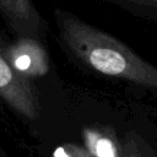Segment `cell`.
<instances>
[{
    "mask_svg": "<svg viewBox=\"0 0 157 157\" xmlns=\"http://www.w3.org/2000/svg\"><path fill=\"white\" fill-rule=\"evenodd\" d=\"M5 50L12 67L29 81L48 71L47 52L42 42L37 39L18 37L12 43H5Z\"/></svg>",
    "mask_w": 157,
    "mask_h": 157,
    "instance_id": "cell-4",
    "label": "cell"
},
{
    "mask_svg": "<svg viewBox=\"0 0 157 157\" xmlns=\"http://www.w3.org/2000/svg\"><path fill=\"white\" fill-rule=\"evenodd\" d=\"M82 139L93 157H124L121 141L109 126H86Z\"/></svg>",
    "mask_w": 157,
    "mask_h": 157,
    "instance_id": "cell-5",
    "label": "cell"
},
{
    "mask_svg": "<svg viewBox=\"0 0 157 157\" xmlns=\"http://www.w3.org/2000/svg\"><path fill=\"white\" fill-rule=\"evenodd\" d=\"M54 157H93L86 146H78L76 144H64L59 146L54 153Z\"/></svg>",
    "mask_w": 157,
    "mask_h": 157,
    "instance_id": "cell-8",
    "label": "cell"
},
{
    "mask_svg": "<svg viewBox=\"0 0 157 157\" xmlns=\"http://www.w3.org/2000/svg\"><path fill=\"white\" fill-rule=\"evenodd\" d=\"M0 97L16 113L34 120L39 115V102L29 80L21 76L11 65L5 43L0 39Z\"/></svg>",
    "mask_w": 157,
    "mask_h": 157,
    "instance_id": "cell-2",
    "label": "cell"
},
{
    "mask_svg": "<svg viewBox=\"0 0 157 157\" xmlns=\"http://www.w3.org/2000/svg\"><path fill=\"white\" fill-rule=\"evenodd\" d=\"M129 12L157 20V0H107Z\"/></svg>",
    "mask_w": 157,
    "mask_h": 157,
    "instance_id": "cell-6",
    "label": "cell"
},
{
    "mask_svg": "<svg viewBox=\"0 0 157 157\" xmlns=\"http://www.w3.org/2000/svg\"><path fill=\"white\" fill-rule=\"evenodd\" d=\"M0 15L17 37L44 40L48 26L32 0H0Z\"/></svg>",
    "mask_w": 157,
    "mask_h": 157,
    "instance_id": "cell-3",
    "label": "cell"
},
{
    "mask_svg": "<svg viewBox=\"0 0 157 157\" xmlns=\"http://www.w3.org/2000/svg\"><path fill=\"white\" fill-rule=\"evenodd\" d=\"M121 145L124 157H155L146 142L135 132L125 134Z\"/></svg>",
    "mask_w": 157,
    "mask_h": 157,
    "instance_id": "cell-7",
    "label": "cell"
},
{
    "mask_svg": "<svg viewBox=\"0 0 157 157\" xmlns=\"http://www.w3.org/2000/svg\"><path fill=\"white\" fill-rule=\"evenodd\" d=\"M55 22L63 44L82 64L99 74L157 92V66L124 42L66 10H55Z\"/></svg>",
    "mask_w": 157,
    "mask_h": 157,
    "instance_id": "cell-1",
    "label": "cell"
}]
</instances>
